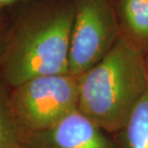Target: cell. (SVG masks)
<instances>
[{
	"mask_svg": "<svg viewBox=\"0 0 148 148\" xmlns=\"http://www.w3.org/2000/svg\"><path fill=\"white\" fill-rule=\"evenodd\" d=\"M69 74L78 77L97 65L121 36L112 0H72Z\"/></svg>",
	"mask_w": 148,
	"mask_h": 148,
	"instance_id": "cell-4",
	"label": "cell"
},
{
	"mask_svg": "<svg viewBox=\"0 0 148 148\" xmlns=\"http://www.w3.org/2000/svg\"><path fill=\"white\" fill-rule=\"evenodd\" d=\"M73 22L72 0H53L21 15L10 26L0 81L14 89L36 77L69 73Z\"/></svg>",
	"mask_w": 148,
	"mask_h": 148,
	"instance_id": "cell-1",
	"label": "cell"
},
{
	"mask_svg": "<svg viewBox=\"0 0 148 148\" xmlns=\"http://www.w3.org/2000/svg\"><path fill=\"white\" fill-rule=\"evenodd\" d=\"M146 68H147V74H148V57L146 58Z\"/></svg>",
	"mask_w": 148,
	"mask_h": 148,
	"instance_id": "cell-11",
	"label": "cell"
},
{
	"mask_svg": "<svg viewBox=\"0 0 148 148\" xmlns=\"http://www.w3.org/2000/svg\"><path fill=\"white\" fill-rule=\"evenodd\" d=\"M24 148H115L104 131L77 109L48 130L25 136Z\"/></svg>",
	"mask_w": 148,
	"mask_h": 148,
	"instance_id": "cell-5",
	"label": "cell"
},
{
	"mask_svg": "<svg viewBox=\"0 0 148 148\" xmlns=\"http://www.w3.org/2000/svg\"><path fill=\"white\" fill-rule=\"evenodd\" d=\"M10 26H11V24L7 22L6 17L3 15L2 13L0 12V65H1L3 57H4V54L6 51Z\"/></svg>",
	"mask_w": 148,
	"mask_h": 148,
	"instance_id": "cell-9",
	"label": "cell"
},
{
	"mask_svg": "<svg viewBox=\"0 0 148 148\" xmlns=\"http://www.w3.org/2000/svg\"><path fill=\"white\" fill-rule=\"evenodd\" d=\"M20 1H24V0H0V10L7 6L14 5L15 3H18Z\"/></svg>",
	"mask_w": 148,
	"mask_h": 148,
	"instance_id": "cell-10",
	"label": "cell"
},
{
	"mask_svg": "<svg viewBox=\"0 0 148 148\" xmlns=\"http://www.w3.org/2000/svg\"><path fill=\"white\" fill-rule=\"evenodd\" d=\"M78 110L107 133L121 132L148 90L140 46L119 36L97 65L78 76Z\"/></svg>",
	"mask_w": 148,
	"mask_h": 148,
	"instance_id": "cell-2",
	"label": "cell"
},
{
	"mask_svg": "<svg viewBox=\"0 0 148 148\" xmlns=\"http://www.w3.org/2000/svg\"><path fill=\"white\" fill-rule=\"evenodd\" d=\"M10 104L25 136L48 130L78 109V78L69 73L33 78L11 89Z\"/></svg>",
	"mask_w": 148,
	"mask_h": 148,
	"instance_id": "cell-3",
	"label": "cell"
},
{
	"mask_svg": "<svg viewBox=\"0 0 148 148\" xmlns=\"http://www.w3.org/2000/svg\"><path fill=\"white\" fill-rule=\"evenodd\" d=\"M119 27L129 40L138 45L148 42V0H116ZM140 46V45H138Z\"/></svg>",
	"mask_w": 148,
	"mask_h": 148,
	"instance_id": "cell-6",
	"label": "cell"
},
{
	"mask_svg": "<svg viewBox=\"0 0 148 148\" xmlns=\"http://www.w3.org/2000/svg\"><path fill=\"white\" fill-rule=\"evenodd\" d=\"M121 133L123 148H148V90Z\"/></svg>",
	"mask_w": 148,
	"mask_h": 148,
	"instance_id": "cell-7",
	"label": "cell"
},
{
	"mask_svg": "<svg viewBox=\"0 0 148 148\" xmlns=\"http://www.w3.org/2000/svg\"><path fill=\"white\" fill-rule=\"evenodd\" d=\"M23 148H24V147H23Z\"/></svg>",
	"mask_w": 148,
	"mask_h": 148,
	"instance_id": "cell-12",
	"label": "cell"
},
{
	"mask_svg": "<svg viewBox=\"0 0 148 148\" xmlns=\"http://www.w3.org/2000/svg\"><path fill=\"white\" fill-rule=\"evenodd\" d=\"M25 135L10 104V90L0 81V148H23Z\"/></svg>",
	"mask_w": 148,
	"mask_h": 148,
	"instance_id": "cell-8",
	"label": "cell"
}]
</instances>
